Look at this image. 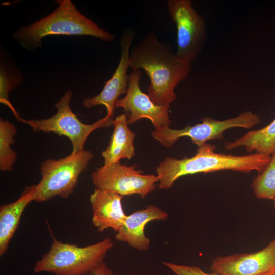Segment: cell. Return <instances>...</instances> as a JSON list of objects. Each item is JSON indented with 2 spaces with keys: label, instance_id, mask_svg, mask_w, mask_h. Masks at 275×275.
<instances>
[{
  "label": "cell",
  "instance_id": "cell-5",
  "mask_svg": "<svg viewBox=\"0 0 275 275\" xmlns=\"http://www.w3.org/2000/svg\"><path fill=\"white\" fill-rule=\"evenodd\" d=\"M92 152H73L58 160L47 159L40 166L41 179L36 185L34 201L43 202L54 197L67 199L77 185L79 177L93 158Z\"/></svg>",
  "mask_w": 275,
  "mask_h": 275
},
{
  "label": "cell",
  "instance_id": "cell-11",
  "mask_svg": "<svg viewBox=\"0 0 275 275\" xmlns=\"http://www.w3.org/2000/svg\"><path fill=\"white\" fill-rule=\"evenodd\" d=\"M135 36V33L132 29L127 28L123 31L120 40L121 56L117 67L100 93L84 99L82 102L84 107L91 108L103 105L107 111L106 116L113 119L116 101L121 95L126 94L127 90L130 49Z\"/></svg>",
  "mask_w": 275,
  "mask_h": 275
},
{
  "label": "cell",
  "instance_id": "cell-18",
  "mask_svg": "<svg viewBox=\"0 0 275 275\" xmlns=\"http://www.w3.org/2000/svg\"><path fill=\"white\" fill-rule=\"evenodd\" d=\"M17 133L15 125L8 120L0 119V169L10 171L16 161L17 153L11 148L15 142L14 136Z\"/></svg>",
  "mask_w": 275,
  "mask_h": 275
},
{
  "label": "cell",
  "instance_id": "cell-1",
  "mask_svg": "<svg viewBox=\"0 0 275 275\" xmlns=\"http://www.w3.org/2000/svg\"><path fill=\"white\" fill-rule=\"evenodd\" d=\"M129 66L132 70L145 71L150 79L148 95L159 106L170 105L175 100V88L192 70V63L177 57L170 45L160 42L152 31L131 49Z\"/></svg>",
  "mask_w": 275,
  "mask_h": 275
},
{
  "label": "cell",
  "instance_id": "cell-24",
  "mask_svg": "<svg viewBox=\"0 0 275 275\" xmlns=\"http://www.w3.org/2000/svg\"><path fill=\"white\" fill-rule=\"evenodd\" d=\"M274 208L275 209V199L274 200Z\"/></svg>",
  "mask_w": 275,
  "mask_h": 275
},
{
  "label": "cell",
  "instance_id": "cell-17",
  "mask_svg": "<svg viewBox=\"0 0 275 275\" xmlns=\"http://www.w3.org/2000/svg\"><path fill=\"white\" fill-rule=\"evenodd\" d=\"M226 150L245 147L247 151L271 155L275 152V119L265 127L248 132L233 142H226Z\"/></svg>",
  "mask_w": 275,
  "mask_h": 275
},
{
  "label": "cell",
  "instance_id": "cell-25",
  "mask_svg": "<svg viewBox=\"0 0 275 275\" xmlns=\"http://www.w3.org/2000/svg\"><path fill=\"white\" fill-rule=\"evenodd\" d=\"M132 275H133V274H132Z\"/></svg>",
  "mask_w": 275,
  "mask_h": 275
},
{
  "label": "cell",
  "instance_id": "cell-6",
  "mask_svg": "<svg viewBox=\"0 0 275 275\" xmlns=\"http://www.w3.org/2000/svg\"><path fill=\"white\" fill-rule=\"evenodd\" d=\"M72 95L70 90L66 91L55 104L57 113L49 118L25 120L20 118L19 121L29 125L33 131L66 136L71 141L73 152L82 151L89 135L97 129L111 126L114 119L105 116L92 124L82 123L70 108Z\"/></svg>",
  "mask_w": 275,
  "mask_h": 275
},
{
  "label": "cell",
  "instance_id": "cell-12",
  "mask_svg": "<svg viewBox=\"0 0 275 275\" xmlns=\"http://www.w3.org/2000/svg\"><path fill=\"white\" fill-rule=\"evenodd\" d=\"M210 270L219 275H264L275 270V238L264 249L250 253L218 256Z\"/></svg>",
  "mask_w": 275,
  "mask_h": 275
},
{
  "label": "cell",
  "instance_id": "cell-21",
  "mask_svg": "<svg viewBox=\"0 0 275 275\" xmlns=\"http://www.w3.org/2000/svg\"><path fill=\"white\" fill-rule=\"evenodd\" d=\"M163 264L175 275H219L212 272L211 273L205 272L200 267L195 266L176 264L167 262H163Z\"/></svg>",
  "mask_w": 275,
  "mask_h": 275
},
{
  "label": "cell",
  "instance_id": "cell-2",
  "mask_svg": "<svg viewBox=\"0 0 275 275\" xmlns=\"http://www.w3.org/2000/svg\"><path fill=\"white\" fill-rule=\"evenodd\" d=\"M216 146L205 143L198 147L195 155L182 159L167 157L157 167L159 187L171 188L181 177L197 173L232 170L249 173L255 170L260 173L267 165L271 155L253 153L236 156L215 152Z\"/></svg>",
  "mask_w": 275,
  "mask_h": 275
},
{
  "label": "cell",
  "instance_id": "cell-8",
  "mask_svg": "<svg viewBox=\"0 0 275 275\" xmlns=\"http://www.w3.org/2000/svg\"><path fill=\"white\" fill-rule=\"evenodd\" d=\"M260 118L251 111L241 113L239 116L225 120H216L209 117L202 118L201 123L194 126L187 125L181 129L169 127L155 130L151 133L152 137L163 146L170 147L180 138L187 137L198 147L208 141L222 139L224 132L233 127L250 128L259 124Z\"/></svg>",
  "mask_w": 275,
  "mask_h": 275
},
{
  "label": "cell",
  "instance_id": "cell-9",
  "mask_svg": "<svg viewBox=\"0 0 275 275\" xmlns=\"http://www.w3.org/2000/svg\"><path fill=\"white\" fill-rule=\"evenodd\" d=\"M136 167L120 162L104 164L92 173V183L97 189L123 197L138 195L144 199L155 189L158 178L154 174H144Z\"/></svg>",
  "mask_w": 275,
  "mask_h": 275
},
{
  "label": "cell",
  "instance_id": "cell-20",
  "mask_svg": "<svg viewBox=\"0 0 275 275\" xmlns=\"http://www.w3.org/2000/svg\"><path fill=\"white\" fill-rule=\"evenodd\" d=\"M20 81L19 77H12L1 67L0 72L1 103L11 109L18 120L21 117L11 103L9 99V94L20 82Z\"/></svg>",
  "mask_w": 275,
  "mask_h": 275
},
{
  "label": "cell",
  "instance_id": "cell-3",
  "mask_svg": "<svg viewBox=\"0 0 275 275\" xmlns=\"http://www.w3.org/2000/svg\"><path fill=\"white\" fill-rule=\"evenodd\" d=\"M57 3L58 7L50 14L14 33L22 46L30 49L40 46L42 39L49 35L91 36L105 42L115 39L114 35L82 15L71 1Z\"/></svg>",
  "mask_w": 275,
  "mask_h": 275
},
{
  "label": "cell",
  "instance_id": "cell-15",
  "mask_svg": "<svg viewBox=\"0 0 275 275\" xmlns=\"http://www.w3.org/2000/svg\"><path fill=\"white\" fill-rule=\"evenodd\" d=\"M36 185L26 187L20 197L13 202L0 207V256L7 251L9 245L22 214L28 206L34 201Z\"/></svg>",
  "mask_w": 275,
  "mask_h": 275
},
{
  "label": "cell",
  "instance_id": "cell-7",
  "mask_svg": "<svg viewBox=\"0 0 275 275\" xmlns=\"http://www.w3.org/2000/svg\"><path fill=\"white\" fill-rule=\"evenodd\" d=\"M167 8L176 27L177 48L175 54L179 59L193 63L206 43L205 19L195 10L191 0H169Z\"/></svg>",
  "mask_w": 275,
  "mask_h": 275
},
{
  "label": "cell",
  "instance_id": "cell-13",
  "mask_svg": "<svg viewBox=\"0 0 275 275\" xmlns=\"http://www.w3.org/2000/svg\"><path fill=\"white\" fill-rule=\"evenodd\" d=\"M122 198L115 193L97 188L91 194L92 222L98 231L111 228L117 232L122 226L127 217L122 207Z\"/></svg>",
  "mask_w": 275,
  "mask_h": 275
},
{
  "label": "cell",
  "instance_id": "cell-4",
  "mask_svg": "<svg viewBox=\"0 0 275 275\" xmlns=\"http://www.w3.org/2000/svg\"><path fill=\"white\" fill-rule=\"evenodd\" d=\"M113 246L114 243L109 238L80 247L53 237L49 250L35 263L34 271L54 275H93Z\"/></svg>",
  "mask_w": 275,
  "mask_h": 275
},
{
  "label": "cell",
  "instance_id": "cell-16",
  "mask_svg": "<svg viewBox=\"0 0 275 275\" xmlns=\"http://www.w3.org/2000/svg\"><path fill=\"white\" fill-rule=\"evenodd\" d=\"M114 130L109 144L101 153L104 165L120 162L123 158L130 159L135 155V134L128 127L127 114H122L113 120Z\"/></svg>",
  "mask_w": 275,
  "mask_h": 275
},
{
  "label": "cell",
  "instance_id": "cell-22",
  "mask_svg": "<svg viewBox=\"0 0 275 275\" xmlns=\"http://www.w3.org/2000/svg\"><path fill=\"white\" fill-rule=\"evenodd\" d=\"M93 275H118L114 273L103 261L95 269Z\"/></svg>",
  "mask_w": 275,
  "mask_h": 275
},
{
  "label": "cell",
  "instance_id": "cell-10",
  "mask_svg": "<svg viewBox=\"0 0 275 275\" xmlns=\"http://www.w3.org/2000/svg\"><path fill=\"white\" fill-rule=\"evenodd\" d=\"M141 70H132L129 75L125 95L116 101L115 108H123L127 114L128 124L147 118L151 122L155 130L169 127L171 124L169 114L170 105L159 106L154 103L149 95L141 89Z\"/></svg>",
  "mask_w": 275,
  "mask_h": 275
},
{
  "label": "cell",
  "instance_id": "cell-23",
  "mask_svg": "<svg viewBox=\"0 0 275 275\" xmlns=\"http://www.w3.org/2000/svg\"><path fill=\"white\" fill-rule=\"evenodd\" d=\"M264 275H275V270Z\"/></svg>",
  "mask_w": 275,
  "mask_h": 275
},
{
  "label": "cell",
  "instance_id": "cell-19",
  "mask_svg": "<svg viewBox=\"0 0 275 275\" xmlns=\"http://www.w3.org/2000/svg\"><path fill=\"white\" fill-rule=\"evenodd\" d=\"M252 187L257 198L275 199V152L264 170L254 178Z\"/></svg>",
  "mask_w": 275,
  "mask_h": 275
},
{
  "label": "cell",
  "instance_id": "cell-14",
  "mask_svg": "<svg viewBox=\"0 0 275 275\" xmlns=\"http://www.w3.org/2000/svg\"><path fill=\"white\" fill-rule=\"evenodd\" d=\"M168 213L154 205L135 211L127 217L119 230L115 238L119 241L127 243L131 247L139 250L149 249L150 240L145 234L147 224L153 221H166Z\"/></svg>",
  "mask_w": 275,
  "mask_h": 275
}]
</instances>
